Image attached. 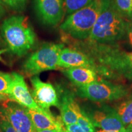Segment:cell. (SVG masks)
Returning a JSON list of instances; mask_svg holds the SVG:
<instances>
[{
	"label": "cell",
	"mask_w": 132,
	"mask_h": 132,
	"mask_svg": "<svg viewBox=\"0 0 132 132\" xmlns=\"http://www.w3.org/2000/svg\"><path fill=\"white\" fill-rule=\"evenodd\" d=\"M127 22L113 0H102V7L89 39L98 44H113L126 34Z\"/></svg>",
	"instance_id": "obj_1"
},
{
	"label": "cell",
	"mask_w": 132,
	"mask_h": 132,
	"mask_svg": "<svg viewBox=\"0 0 132 132\" xmlns=\"http://www.w3.org/2000/svg\"><path fill=\"white\" fill-rule=\"evenodd\" d=\"M1 34L9 50L18 56L27 53L36 42V33L28 18L24 15L6 19L1 25Z\"/></svg>",
	"instance_id": "obj_2"
},
{
	"label": "cell",
	"mask_w": 132,
	"mask_h": 132,
	"mask_svg": "<svg viewBox=\"0 0 132 132\" xmlns=\"http://www.w3.org/2000/svg\"><path fill=\"white\" fill-rule=\"evenodd\" d=\"M102 7V0H92L87 6L69 15L59 28L73 39H89Z\"/></svg>",
	"instance_id": "obj_3"
},
{
	"label": "cell",
	"mask_w": 132,
	"mask_h": 132,
	"mask_svg": "<svg viewBox=\"0 0 132 132\" xmlns=\"http://www.w3.org/2000/svg\"><path fill=\"white\" fill-rule=\"evenodd\" d=\"M64 44L48 43L32 53L23 65V70L28 76L32 77L47 70H56L61 50Z\"/></svg>",
	"instance_id": "obj_4"
},
{
	"label": "cell",
	"mask_w": 132,
	"mask_h": 132,
	"mask_svg": "<svg viewBox=\"0 0 132 132\" xmlns=\"http://www.w3.org/2000/svg\"><path fill=\"white\" fill-rule=\"evenodd\" d=\"M79 94L92 101L107 102L119 100L127 95L128 90L122 86L97 80L79 86Z\"/></svg>",
	"instance_id": "obj_5"
},
{
	"label": "cell",
	"mask_w": 132,
	"mask_h": 132,
	"mask_svg": "<svg viewBox=\"0 0 132 132\" xmlns=\"http://www.w3.org/2000/svg\"><path fill=\"white\" fill-rule=\"evenodd\" d=\"M0 109L17 132H36L26 108L8 99L3 102Z\"/></svg>",
	"instance_id": "obj_6"
},
{
	"label": "cell",
	"mask_w": 132,
	"mask_h": 132,
	"mask_svg": "<svg viewBox=\"0 0 132 132\" xmlns=\"http://www.w3.org/2000/svg\"><path fill=\"white\" fill-rule=\"evenodd\" d=\"M31 82L33 87L31 95L40 108L49 111L53 106L60 108L57 92L52 84L42 81L37 75L31 77Z\"/></svg>",
	"instance_id": "obj_7"
},
{
	"label": "cell",
	"mask_w": 132,
	"mask_h": 132,
	"mask_svg": "<svg viewBox=\"0 0 132 132\" xmlns=\"http://www.w3.org/2000/svg\"><path fill=\"white\" fill-rule=\"evenodd\" d=\"M34 9L44 24L57 25L64 15V0H34Z\"/></svg>",
	"instance_id": "obj_8"
},
{
	"label": "cell",
	"mask_w": 132,
	"mask_h": 132,
	"mask_svg": "<svg viewBox=\"0 0 132 132\" xmlns=\"http://www.w3.org/2000/svg\"><path fill=\"white\" fill-rule=\"evenodd\" d=\"M89 118L94 127L105 131H119L125 128L116 110L108 106L94 110Z\"/></svg>",
	"instance_id": "obj_9"
},
{
	"label": "cell",
	"mask_w": 132,
	"mask_h": 132,
	"mask_svg": "<svg viewBox=\"0 0 132 132\" xmlns=\"http://www.w3.org/2000/svg\"><path fill=\"white\" fill-rule=\"evenodd\" d=\"M11 74L12 75V83L9 96V99L28 109L38 111L42 110L34 101L23 77L16 72H13Z\"/></svg>",
	"instance_id": "obj_10"
},
{
	"label": "cell",
	"mask_w": 132,
	"mask_h": 132,
	"mask_svg": "<svg viewBox=\"0 0 132 132\" xmlns=\"http://www.w3.org/2000/svg\"><path fill=\"white\" fill-rule=\"evenodd\" d=\"M26 111L36 130H56L59 132H66L62 123L63 122L54 118L49 111L44 110L38 111L28 108Z\"/></svg>",
	"instance_id": "obj_11"
},
{
	"label": "cell",
	"mask_w": 132,
	"mask_h": 132,
	"mask_svg": "<svg viewBox=\"0 0 132 132\" xmlns=\"http://www.w3.org/2000/svg\"><path fill=\"white\" fill-rule=\"evenodd\" d=\"M57 65L59 68L69 69L84 67L93 69L92 63L85 54L69 48H63L58 57Z\"/></svg>",
	"instance_id": "obj_12"
},
{
	"label": "cell",
	"mask_w": 132,
	"mask_h": 132,
	"mask_svg": "<svg viewBox=\"0 0 132 132\" xmlns=\"http://www.w3.org/2000/svg\"><path fill=\"white\" fill-rule=\"evenodd\" d=\"M59 108L62 121L65 126L77 123L79 116L82 113L73 96L69 94H65L62 96Z\"/></svg>",
	"instance_id": "obj_13"
},
{
	"label": "cell",
	"mask_w": 132,
	"mask_h": 132,
	"mask_svg": "<svg viewBox=\"0 0 132 132\" xmlns=\"http://www.w3.org/2000/svg\"><path fill=\"white\" fill-rule=\"evenodd\" d=\"M63 72L71 81L78 87L88 85L97 80L95 71L87 67H78L65 69Z\"/></svg>",
	"instance_id": "obj_14"
},
{
	"label": "cell",
	"mask_w": 132,
	"mask_h": 132,
	"mask_svg": "<svg viewBox=\"0 0 132 132\" xmlns=\"http://www.w3.org/2000/svg\"><path fill=\"white\" fill-rule=\"evenodd\" d=\"M66 132H95L91 120L82 111L79 116L77 123L65 126Z\"/></svg>",
	"instance_id": "obj_15"
},
{
	"label": "cell",
	"mask_w": 132,
	"mask_h": 132,
	"mask_svg": "<svg viewBox=\"0 0 132 132\" xmlns=\"http://www.w3.org/2000/svg\"><path fill=\"white\" fill-rule=\"evenodd\" d=\"M116 111L125 126L132 124V99L123 102Z\"/></svg>",
	"instance_id": "obj_16"
},
{
	"label": "cell",
	"mask_w": 132,
	"mask_h": 132,
	"mask_svg": "<svg viewBox=\"0 0 132 132\" xmlns=\"http://www.w3.org/2000/svg\"><path fill=\"white\" fill-rule=\"evenodd\" d=\"M92 0H64V12L67 16L87 6Z\"/></svg>",
	"instance_id": "obj_17"
},
{
	"label": "cell",
	"mask_w": 132,
	"mask_h": 132,
	"mask_svg": "<svg viewBox=\"0 0 132 132\" xmlns=\"http://www.w3.org/2000/svg\"><path fill=\"white\" fill-rule=\"evenodd\" d=\"M117 9L123 17L132 19V0H113Z\"/></svg>",
	"instance_id": "obj_18"
},
{
	"label": "cell",
	"mask_w": 132,
	"mask_h": 132,
	"mask_svg": "<svg viewBox=\"0 0 132 132\" xmlns=\"http://www.w3.org/2000/svg\"><path fill=\"white\" fill-rule=\"evenodd\" d=\"M12 83V74L0 72V94L9 96Z\"/></svg>",
	"instance_id": "obj_19"
},
{
	"label": "cell",
	"mask_w": 132,
	"mask_h": 132,
	"mask_svg": "<svg viewBox=\"0 0 132 132\" xmlns=\"http://www.w3.org/2000/svg\"><path fill=\"white\" fill-rule=\"evenodd\" d=\"M27 0H0V4L3 7L7 8L15 12L23 11L26 5Z\"/></svg>",
	"instance_id": "obj_20"
},
{
	"label": "cell",
	"mask_w": 132,
	"mask_h": 132,
	"mask_svg": "<svg viewBox=\"0 0 132 132\" xmlns=\"http://www.w3.org/2000/svg\"><path fill=\"white\" fill-rule=\"evenodd\" d=\"M0 130L1 132H17L9 122L1 109H0Z\"/></svg>",
	"instance_id": "obj_21"
},
{
	"label": "cell",
	"mask_w": 132,
	"mask_h": 132,
	"mask_svg": "<svg viewBox=\"0 0 132 132\" xmlns=\"http://www.w3.org/2000/svg\"><path fill=\"white\" fill-rule=\"evenodd\" d=\"M126 34H127L128 43L132 47V19H129L127 22Z\"/></svg>",
	"instance_id": "obj_22"
},
{
	"label": "cell",
	"mask_w": 132,
	"mask_h": 132,
	"mask_svg": "<svg viewBox=\"0 0 132 132\" xmlns=\"http://www.w3.org/2000/svg\"><path fill=\"white\" fill-rule=\"evenodd\" d=\"M97 132H132V124L129 125V127L125 128L124 130H119V131H105V130H99Z\"/></svg>",
	"instance_id": "obj_23"
},
{
	"label": "cell",
	"mask_w": 132,
	"mask_h": 132,
	"mask_svg": "<svg viewBox=\"0 0 132 132\" xmlns=\"http://www.w3.org/2000/svg\"><path fill=\"white\" fill-rule=\"evenodd\" d=\"M8 99H9V98L7 95L3 94H0V103H1V102L3 103V102L8 100Z\"/></svg>",
	"instance_id": "obj_24"
},
{
	"label": "cell",
	"mask_w": 132,
	"mask_h": 132,
	"mask_svg": "<svg viewBox=\"0 0 132 132\" xmlns=\"http://www.w3.org/2000/svg\"><path fill=\"white\" fill-rule=\"evenodd\" d=\"M5 15V10L3 6L0 4V20L2 19Z\"/></svg>",
	"instance_id": "obj_25"
},
{
	"label": "cell",
	"mask_w": 132,
	"mask_h": 132,
	"mask_svg": "<svg viewBox=\"0 0 132 132\" xmlns=\"http://www.w3.org/2000/svg\"><path fill=\"white\" fill-rule=\"evenodd\" d=\"M36 132H59L56 130H36Z\"/></svg>",
	"instance_id": "obj_26"
},
{
	"label": "cell",
	"mask_w": 132,
	"mask_h": 132,
	"mask_svg": "<svg viewBox=\"0 0 132 132\" xmlns=\"http://www.w3.org/2000/svg\"><path fill=\"white\" fill-rule=\"evenodd\" d=\"M127 58L128 60L130 61V62L132 64V53L128 54L127 55Z\"/></svg>",
	"instance_id": "obj_27"
},
{
	"label": "cell",
	"mask_w": 132,
	"mask_h": 132,
	"mask_svg": "<svg viewBox=\"0 0 132 132\" xmlns=\"http://www.w3.org/2000/svg\"><path fill=\"white\" fill-rule=\"evenodd\" d=\"M6 50H0V60H1V54L3 53H4L6 52Z\"/></svg>",
	"instance_id": "obj_28"
},
{
	"label": "cell",
	"mask_w": 132,
	"mask_h": 132,
	"mask_svg": "<svg viewBox=\"0 0 132 132\" xmlns=\"http://www.w3.org/2000/svg\"><path fill=\"white\" fill-rule=\"evenodd\" d=\"M1 45V36H0V46Z\"/></svg>",
	"instance_id": "obj_29"
},
{
	"label": "cell",
	"mask_w": 132,
	"mask_h": 132,
	"mask_svg": "<svg viewBox=\"0 0 132 132\" xmlns=\"http://www.w3.org/2000/svg\"><path fill=\"white\" fill-rule=\"evenodd\" d=\"M0 132H1V130H0Z\"/></svg>",
	"instance_id": "obj_30"
}]
</instances>
